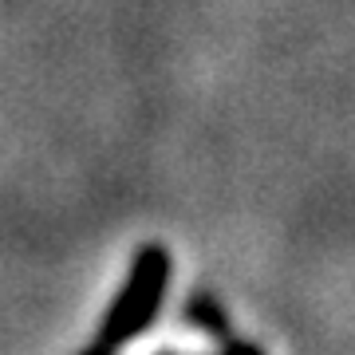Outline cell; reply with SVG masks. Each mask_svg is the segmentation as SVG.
<instances>
[{
    "label": "cell",
    "instance_id": "obj_1",
    "mask_svg": "<svg viewBox=\"0 0 355 355\" xmlns=\"http://www.w3.org/2000/svg\"><path fill=\"white\" fill-rule=\"evenodd\" d=\"M170 272H174V265H170L166 245H142L135 253V261H130V272L123 280L119 296L103 312V324L95 331V340L87 343V352L107 355V352L127 347L130 340H139L142 331L154 324L166 292H170Z\"/></svg>",
    "mask_w": 355,
    "mask_h": 355
},
{
    "label": "cell",
    "instance_id": "obj_2",
    "mask_svg": "<svg viewBox=\"0 0 355 355\" xmlns=\"http://www.w3.org/2000/svg\"><path fill=\"white\" fill-rule=\"evenodd\" d=\"M182 316H186V324H190L193 331L209 336V340H214L217 347H225V352H245V355L261 352V343H249L233 331V320H229L225 304L217 300L214 292H193L190 300H186V308H182Z\"/></svg>",
    "mask_w": 355,
    "mask_h": 355
}]
</instances>
